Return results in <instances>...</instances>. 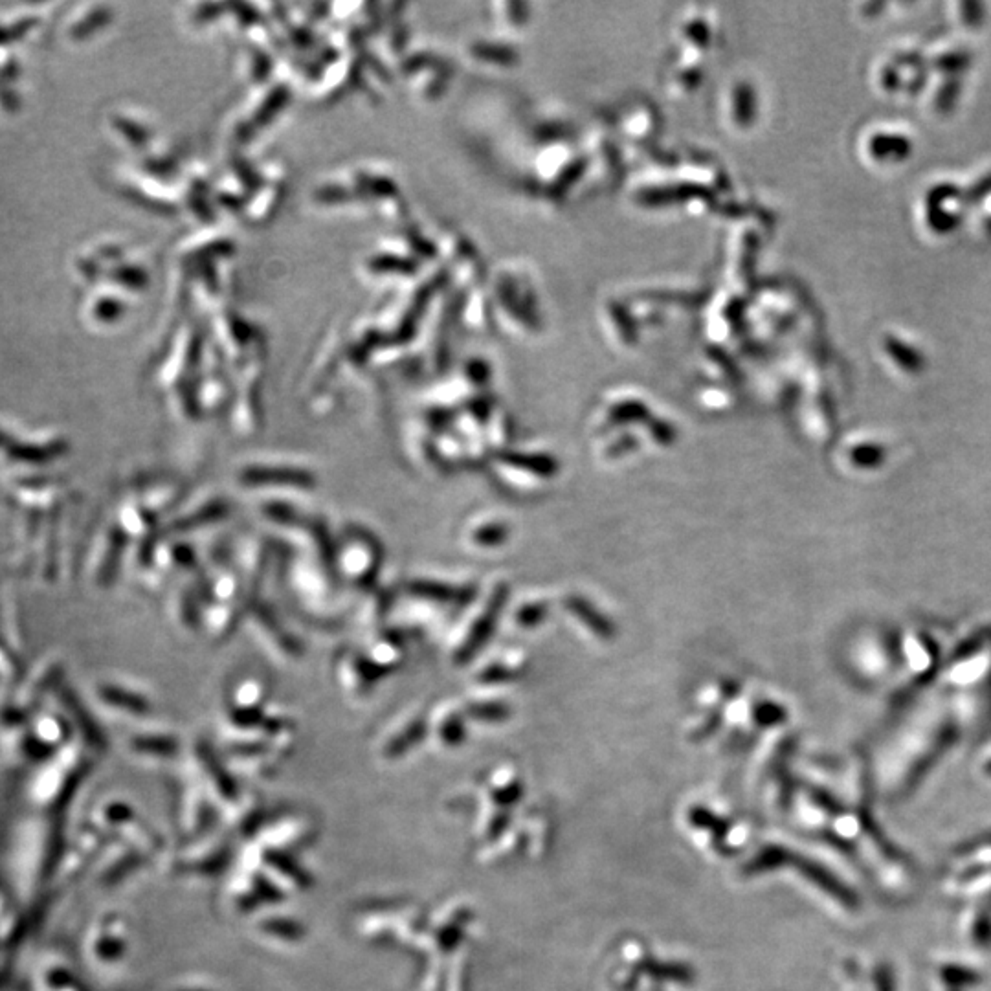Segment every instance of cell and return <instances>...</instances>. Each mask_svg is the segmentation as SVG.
Returning a JSON list of instances; mask_svg holds the SVG:
<instances>
[{"instance_id": "6da1fadb", "label": "cell", "mask_w": 991, "mask_h": 991, "mask_svg": "<svg viewBox=\"0 0 991 991\" xmlns=\"http://www.w3.org/2000/svg\"><path fill=\"white\" fill-rule=\"evenodd\" d=\"M507 595H509V591L505 590L502 586L500 590L496 591V593L490 597L487 610L483 612V615H481V619H479L478 623L474 624V628H472V632L468 635L465 645L461 646V652H459V656H457L459 663H467L468 657L474 656V654L478 652L479 648H481V645L489 639L490 634H492V630H494V626L498 623V615L502 612L503 604H505Z\"/></svg>"}, {"instance_id": "7a4b0ae2", "label": "cell", "mask_w": 991, "mask_h": 991, "mask_svg": "<svg viewBox=\"0 0 991 991\" xmlns=\"http://www.w3.org/2000/svg\"><path fill=\"white\" fill-rule=\"evenodd\" d=\"M246 487H272L276 483H287V487H312L314 479L300 470L290 468H252L241 476Z\"/></svg>"}, {"instance_id": "3957f363", "label": "cell", "mask_w": 991, "mask_h": 991, "mask_svg": "<svg viewBox=\"0 0 991 991\" xmlns=\"http://www.w3.org/2000/svg\"><path fill=\"white\" fill-rule=\"evenodd\" d=\"M568 608L575 615H579L580 621L588 624L595 634L601 635L604 639L613 637V632H615L613 624L608 619H604L601 613L597 612L591 604H588V601H584L580 597H571L568 601Z\"/></svg>"}, {"instance_id": "277c9868", "label": "cell", "mask_w": 991, "mask_h": 991, "mask_svg": "<svg viewBox=\"0 0 991 991\" xmlns=\"http://www.w3.org/2000/svg\"><path fill=\"white\" fill-rule=\"evenodd\" d=\"M503 459L513 467L524 468L538 476H553L557 472V461L549 456H527V454H505Z\"/></svg>"}, {"instance_id": "5b68a950", "label": "cell", "mask_w": 991, "mask_h": 991, "mask_svg": "<svg viewBox=\"0 0 991 991\" xmlns=\"http://www.w3.org/2000/svg\"><path fill=\"white\" fill-rule=\"evenodd\" d=\"M507 536V529L502 527V525H492V527H485V531H479L476 535V540L481 542L483 546H494V544H500L505 540Z\"/></svg>"}, {"instance_id": "8992f818", "label": "cell", "mask_w": 991, "mask_h": 991, "mask_svg": "<svg viewBox=\"0 0 991 991\" xmlns=\"http://www.w3.org/2000/svg\"><path fill=\"white\" fill-rule=\"evenodd\" d=\"M546 617V606L542 604H531V606H525L524 610H520L518 613V621L522 624H538L542 619Z\"/></svg>"}]
</instances>
